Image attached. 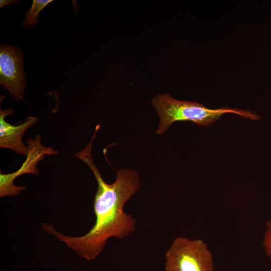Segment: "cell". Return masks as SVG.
<instances>
[{"mask_svg": "<svg viewBox=\"0 0 271 271\" xmlns=\"http://www.w3.org/2000/svg\"><path fill=\"white\" fill-rule=\"evenodd\" d=\"M97 132H94L86 147L74 154L91 170L97 190L93 200L95 222L85 235L69 236L57 231L52 224L42 223L44 230L65 242L68 247L88 261L95 258L102 251L107 239L111 237L123 239L135 231L137 223L133 216L123 211V206L139 189V175L134 170L120 168L116 171L115 181L107 184L103 180L91 154Z\"/></svg>", "mask_w": 271, "mask_h": 271, "instance_id": "cell-1", "label": "cell"}, {"mask_svg": "<svg viewBox=\"0 0 271 271\" xmlns=\"http://www.w3.org/2000/svg\"><path fill=\"white\" fill-rule=\"evenodd\" d=\"M151 104L159 116L156 131L159 135L175 121H190L197 125L207 126L214 123L226 113H233L253 120L260 119L258 115L250 110L228 107L210 109L198 102L177 100L169 93L158 94L151 100Z\"/></svg>", "mask_w": 271, "mask_h": 271, "instance_id": "cell-2", "label": "cell"}, {"mask_svg": "<svg viewBox=\"0 0 271 271\" xmlns=\"http://www.w3.org/2000/svg\"><path fill=\"white\" fill-rule=\"evenodd\" d=\"M165 257V271H214L212 254L200 239L177 237Z\"/></svg>", "mask_w": 271, "mask_h": 271, "instance_id": "cell-3", "label": "cell"}, {"mask_svg": "<svg viewBox=\"0 0 271 271\" xmlns=\"http://www.w3.org/2000/svg\"><path fill=\"white\" fill-rule=\"evenodd\" d=\"M24 55L19 48L0 45V83L17 101L24 100L27 79L24 69Z\"/></svg>", "mask_w": 271, "mask_h": 271, "instance_id": "cell-4", "label": "cell"}, {"mask_svg": "<svg viewBox=\"0 0 271 271\" xmlns=\"http://www.w3.org/2000/svg\"><path fill=\"white\" fill-rule=\"evenodd\" d=\"M28 151L27 158L21 167L17 171L10 174H0V197L19 195L20 192L26 188V186H17L14 181L18 176L24 174L31 173L37 175L39 169L36 165L45 158V156L56 155L57 151L51 147L44 146L41 143V137L39 134L34 139H27Z\"/></svg>", "mask_w": 271, "mask_h": 271, "instance_id": "cell-5", "label": "cell"}, {"mask_svg": "<svg viewBox=\"0 0 271 271\" xmlns=\"http://www.w3.org/2000/svg\"><path fill=\"white\" fill-rule=\"evenodd\" d=\"M12 108L0 109V147L12 150L17 153L27 156L28 147L24 145L22 138L25 132L38 120L37 117H28L25 121L18 125H12L5 118L12 114Z\"/></svg>", "mask_w": 271, "mask_h": 271, "instance_id": "cell-6", "label": "cell"}, {"mask_svg": "<svg viewBox=\"0 0 271 271\" xmlns=\"http://www.w3.org/2000/svg\"><path fill=\"white\" fill-rule=\"evenodd\" d=\"M52 2V0L33 1L31 8L26 13V17L21 25V27L30 28L36 25L38 22V17L41 11Z\"/></svg>", "mask_w": 271, "mask_h": 271, "instance_id": "cell-7", "label": "cell"}, {"mask_svg": "<svg viewBox=\"0 0 271 271\" xmlns=\"http://www.w3.org/2000/svg\"><path fill=\"white\" fill-rule=\"evenodd\" d=\"M265 226L263 245L267 255L271 259V220L267 221Z\"/></svg>", "mask_w": 271, "mask_h": 271, "instance_id": "cell-8", "label": "cell"}, {"mask_svg": "<svg viewBox=\"0 0 271 271\" xmlns=\"http://www.w3.org/2000/svg\"><path fill=\"white\" fill-rule=\"evenodd\" d=\"M18 1L15 0H1L0 1V8H3L4 7L13 5V4L18 3Z\"/></svg>", "mask_w": 271, "mask_h": 271, "instance_id": "cell-9", "label": "cell"}]
</instances>
